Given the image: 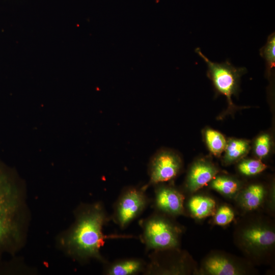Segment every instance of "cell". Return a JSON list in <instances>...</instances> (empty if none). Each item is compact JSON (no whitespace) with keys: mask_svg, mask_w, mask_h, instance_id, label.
<instances>
[{"mask_svg":"<svg viewBox=\"0 0 275 275\" xmlns=\"http://www.w3.org/2000/svg\"><path fill=\"white\" fill-rule=\"evenodd\" d=\"M234 217L233 211L228 206L224 205L219 208L214 218L215 224L225 226L230 223Z\"/></svg>","mask_w":275,"mask_h":275,"instance_id":"20","label":"cell"},{"mask_svg":"<svg viewBox=\"0 0 275 275\" xmlns=\"http://www.w3.org/2000/svg\"><path fill=\"white\" fill-rule=\"evenodd\" d=\"M182 161L175 152L162 150L154 154L148 164V182L142 186L146 190L151 185L170 181L174 179L182 168Z\"/></svg>","mask_w":275,"mask_h":275,"instance_id":"6","label":"cell"},{"mask_svg":"<svg viewBox=\"0 0 275 275\" xmlns=\"http://www.w3.org/2000/svg\"><path fill=\"white\" fill-rule=\"evenodd\" d=\"M140 236L147 253L177 249L181 230L164 214L155 212L141 219Z\"/></svg>","mask_w":275,"mask_h":275,"instance_id":"3","label":"cell"},{"mask_svg":"<svg viewBox=\"0 0 275 275\" xmlns=\"http://www.w3.org/2000/svg\"><path fill=\"white\" fill-rule=\"evenodd\" d=\"M267 166L259 160L247 159L238 165L239 171L246 176L258 174L266 169Z\"/></svg>","mask_w":275,"mask_h":275,"instance_id":"18","label":"cell"},{"mask_svg":"<svg viewBox=\"0 0 275 275\" xmlns=\"http://www.w3.org/2000/svg\"><path fill=\"white\" fill-rule=\"evenodd\" d=\"M271 141L269 135L263 134L256 140L255 145V152L260 158L265 157L269 153L270 149Z\"/></svg>","mask_w":275,"mask_h":275,"instance_id":"19","label":"cell"},{"mask_svg":"<svg viewBox=\"0 0 275 275\" xmlns=\"http://www.w3.org/2000/svg\"><path fill=\"white\" fill-rule=\"evenodd\" d=\"M211 187L221 194L230 197L238 192L240 185L234 179L225 176H217L212 180Z\"/></svg>","mask_w":275,"mask_h":275,"instance_id":"15","label":"cell"},{"mask_svg":"<svg viewBox=\"0 0 275 275\" xmlns=\"http://www.w3.org/2000/svg\"><path fill=\"white\" fill-rule=\"evenodd\" d=\"M250 149L248 141L244 140L231 139L227 142L224 157L227 164L233 163L247 154Z\"/></svg>","mask_w":275,"mask_h":275,"instance_id":"14","label":"cell"},{"mask_svg":"<svg viewBox=\"0 0 275 275\" xmlns=\"http://www.w3.org/2000/svg\"><path fill=\"white\" fill-rule=\"evenodd\" d=\"M195 51L207 64V75L216 91L226 96L231 105V96L237 92L239 78L245 72V68L234 67L228 61L221 63L212 62L201 52L199 48H196Z\"/></svg>","mask_w":275,"mask_h":275,"instance_id":"5","label":"cell"},{"mask_svg":"<svg viewBox=\"0 0 275 275\" xmlns=\"http://www.w3.org/2000/svg\"><path fill=\"white\" fill-rule=\"evenodd\" d=\"M215 205V202L211 198L196 196L189 200L188 207L194 216L201 219L212 215Z\"/></svg>","mask_w":275,"mask_h":275,"instance_id":"12","label":"cell"},{"mask_svg":"<svg viewBox=\"0 0 275 275\" xmlns=\"http://www.w3.org/2000/svg\"><path fill=\"white\" fill-rule=\"evenodd\" d=\"M218 173L214 164L205 160H199L191 167L188 173L185 186L194 193L211 181Z\"/></svg>","mask_w":275,"mask_h":275,"instance_id":"9","label":"cell"},{"mask_svg":"<svg viewBox=\"0 0 275 275\" xmlns=\"http://www.w3.org/2000/svg\"><path fill=\"white\" fill-rule=\"evenodd\" d=\"M22 197L12 171L0 161V258L14 254L21 242Z\"/></svg>","mask_w":275,"mask_h":275,"instance_id":"2","label":"cell"},{"mask_svg":"<svg viewBox=\"0 0 275 275\" xmlns=\"http://www.w3.org/2000/svg\"><path fill=\"white\" fill-rule=\"evenodd\" d=\"M204 269L212 275H237L241 273L240 268L232 261L221 256H213L204 262Z\"/></svg>","mask_w":275,"mask_h":275,"instance_id":"11","label":"cell"},{"mask_svg":"<svg viewBox=\"0 0 275 275\" xmlns=\"http://www.w3.org/2000/svg\"><path fill=\"white\" fill-rule=\"evenodd\" d=\"M241 240L244 245L251 250L264 251L274 244L275 233L267 226L254 225L243 231Z\"/></svg>","mask_w":275,"mask_h":275,"instance_id":"8","label":"cell"},{"mask_svg":"<svg viewBox=\"0 0 275 275\" xmlns=\"http://www.w3.org/2000/svg\"><path fill=\"white\" fill-rule=\"evenodd\" d=\"M205 136L208 147L212 154L218 156L225 151L227 142L221 133L208 129L205 133Z\"/></svg>","mask_w":275,"mask_h":275,"instance_id":"16","label":"cell"},{"mask_svg":"<svg viewBox=\"0 0 275 275\" xmlns=\"http://www.w3.org/2000/svg\"><path fill=\"white\" fill-rule=\"evenodd\" d=\"M111 220V215L100 202L80 207L75 223L64 238L67 253L79 261L94 259L104 264L106 263L107 261L100 252L106 239L133 237L130 235L104 234L103 227Z\"/></svg>","mask_w":275,"mask_h":275,"instance_id":"1","label":"cell"},{"mask_svg":"<svg viewBox=\"0 0 275 275\" xmlns=\"http://www.w3.org/2000/svg\"><path fill=\"white\" fill-rule=\"evenodd\" d=\"M143 187L129 186L124 188L113 206L112 220L124 229L146 209L151 200Z\"/></svg>","mask_w":275,"mask_h":275,"instance_id":"4","label":"cell"},{"mask_svg":"<svg viewBox=\"0 0 275 275\" xmlns=\"http://www.w3.org/2000/svg\"><path fill=\"white\" fill-rule=\"evenodd\" d=\"M147 262L143 259H121L105 263L103 273L107 275H135L144 274Z\"/></svg>","mask_w":275,"mask_h":275,"instance_id":"10","label":"cell"},{"mask_svg":"<svg viewBox=\"0 0 275 275\" xmlns=\"http://www.w3.org/2000/svg\"><path fill=\"white\" fill-rule=\"evenodd\" d=\"M154 186L153 206L156 212L170 216L183 213L184 197L179 190L160 183Z\"/></svg>","mask_w":275,"mask_h":275,"instance_id":"7","label":"cell"},{"mask_svg":"<svg viewBox=\"0 0 275 275\" xmlns=\"http://www.w3.org/2000/svg\"><path fill=\"white\" fill-rule=\"evenodd\" d=\"M265 194V189L261 185H251L242 193L240 198V204L248 210L257 209L262 203Z\"/></svg>","mask_w":275,"mask_h":275,"instance_id":"13","label":"cell"},{"mask_svg":"<svg viewBox=\"0 0 275 275\" xmlns=\"http://www.w3.org/2000/svg\"><path fill=\"white\" fill-rule=\"evenodd\" d=\"M275 35L274 32L269 35L266 43L260 50V55L265 60L266 72L270 74L275 66Z\"/></svg>","mask_w":275,"mask_h":275,"instance_id":"17","label":"cell"}]
</instances>
